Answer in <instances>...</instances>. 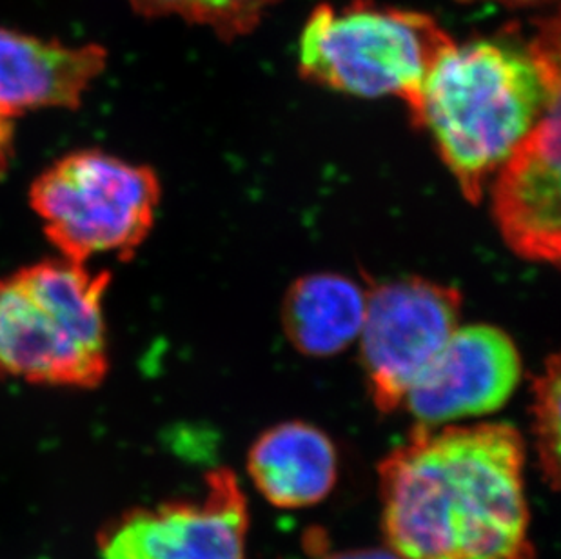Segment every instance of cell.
Masks as SVG:
<instances>
[{"instance_id":"6da1fadb","label":"cell","mask_w":561,"mask_h":559,"mask_svg":"<svg viewBox=\"0 0 561 559\" xmlns=\"http://www.w3.org/2000/svg\"><path fill=\"white\" fill-rule=\"evenodd\" d=\"M524 469L511 425H419L378 469L387 549L402 559H535Z\"/></svg>"},{"instance_id":"7a4b0ae2","label":"cell","mask_w":561,"mask_h":559,"mask_svg":"<svg viewBox=\"0 0 561 559\" xmlns=\"http://www.w3.org/2000/svg\"><path fill=\"white\" fill-rule=\"evenodd\" d=\"M558 32L552 19L530 38L450 44L409 107L469 201H482L489 176L549 113L560 110Z\"/></svg>"},{"instance_id":"3957f363","label":"cell","mask_w":561,"mask_h":559,"mask_svg":"<svg viewBox=\"0 0 561 559\" xmlns=\"http://www.w3.org/2000/svg\"><path fill=\"white\" fill-rule=\"evenodd\" d=\"M112 275L43 260L0 278V380L95 389L110 370L104 295Z\"/></svg>"},{"instance_id":"277c9868","label":"cell","mask_w":561,"mask_h":559,"mask_svg":"<svg viewBox=\"0 0 561 559\" xmlns=\"http://www.w3.org/2000/svg\"><path fill=\"white\" fill-rule=\"evenodd\" d=\"M455 43L422 11L353 0L320 4L304 24L298 68L304 79L362 99L397 96L413 106L431 68Z\"/></svg>"},{"instance_id":"5b68a950","label":"cell","mask_w":561,"mask_h":559,"mask_svg":"<svg viewBox=\"0 0 561 559\" xmlns=\"http://www.w3.org/2000/svg\"><path fill=\"white\" fill-rule=\"evenodd\" d=\"M160 195L148 166L82 149L38 174L30 202L60 256L85 264L101 254L131 259L153 227Z\"/></svg>"},{"instance_id":"8992f818","label":"cell","mask_w":561,"mask_h":559,"mask_svg":"<svg viewBox=\"0 0 561 559\" xmlns=\"http://www.w3.org/2000/svg\"><path fill=\"white\" fill-rule=\"evenodd\" d=\"M460 312V290L431 280H394L367 293L362 365L378 411L403 406L458 329Z\"/></svg>"},{"instance_id":"52a82bcc","label":"cell","mask_w":561,"mask_h":559,"mask_svg":"<svg viewBox=\"0 0 561 559\" xmlns=\"http://www.w3.org/2000/svg\"><path fill=\"white\" fill-rule=\"evenodd\" d=\"M202 502L129 511L99 534L101 559H245L250 511L237 476L209 472Z\"/></svg>"},{"instance_id":"ba28073f","label":"cell","mask_w":561,"mask_h":559,"mask_svg":"<svg viewBox=\"0 0 561 559\" xmlns=\"http://www.w3.org/2000/svg\"><path fill=\"white\" fill-rule=\"evenodd\" d=\"M522 375L513 340L491 326L456 329L435 362L403 400L419 425L442 423L493 412L508 400Z\"/></svg>"},{"instance_id":"9c48e42d","label":"cell","mask_w":561,"mask_h":559,"mask_svg":"<svg viewBox=\"0 0 561 559\" xmlns=\"http://www.w3.org/2000/svg\"><path fill=\"white\" fill-rule=\"evenodd\" d=\"M493 215L522 259L560 264V110L549 113L496 171Z\"/></svg>"},{"instance_id":"30bf717a","label":"cell","mask_w":561,"mask_h":559,"mask_svg":"<svg viewBox=\"0 0 561 559\" xmlns=\"http://www.w3.org/2000/svg\"><path fill=\"white\" fill-rule=\"evenodd\" d=\"M106 64L101 44L69 46L0 27V113L77 110Z\"/></svg>"},{"instance_id":"8fae6325","label":"cell","mask_w":561,"mask_h":559,"mask_svg":"<svg viewBox=\"0 0 561 559\" xmlns=\"http://www.w3.org/2000/svg\"><path fill=\"white\" fill-rule=\"evenodd\" d=\"M248 470L262 497L280 509L317 505L333 491L339 458L333 442L309 423L267 429L250 450Z\"/></svg>"},{"instance_id":"7c38bea8","label":"cell","mask_w":561,"mask_h":559,"mask_svg":"<svg viewBox=\"0 0 561 559\" xmlns=\"http://www.w3.org/2000/svg\"><path fill=\"white\" fill-rule=\"evenodd\" d=\"M367 293L347 276H302L287 290L282 323L293 347L308 356H331L360 336Z\"/></svg>"},{"instance_id":"4fadbf2b","label":"cell","mask_w":561,"mask_h":559,"mask_svg":"<svg viewBox=\"0 0 561 559\" xmlns=\"http://www.w3.org/2000/svg\"><path fill=\"white\" fill-rule=\"evenodd\" d=\"M144 19L176 16L209 27L224 43H233L259 27L265 13L280 0H126Z\"/></svg>"},{"instance_id":"5bb4252c","label":"cell","mask_w":561,"mask_h":559,"mask_svg":"<svg viewBox=\"0 0 561 559\" xmlns=\"http://www.w3.org/2000/svg\"><path fill=\"white\" fill-rule=\"evenodd\" d=\"M560 358L552 354L533 384V431L538 464L547 483H560Z\"/></svg>"},{"instance_id":"9a60e30c","label":"cell","mask_w":561,"mask_h":559,"mask_svg":"<svg viewBox=\"0 0 561 559\" xmlns=\"http://www.w3.org/2000/svg\"><path fill=\"white\" fill-rule=\"evenodd\" d=\"M13 138H15L13 118L0 113V176L5 173L13 157Z\"/></svg>"},{"instance_id":"2e32d148","label":"cell","mask_w":561,"mask_h":559,"mask_svg":"<svg viewBox=\"0 0 561 559\" xmlns=\"http://www.w3.org/2000/svg\"><path fill=\"white\" fill-rule=\"evenodd\" d=\"M311 559H402L391 549H360L345 550V552H329V555H314Z\"/></svg>"},{"instance_id":"e0dca14e","label":"cell","mask_w":561,"mask_h":559,"mask_svg":"<svg viewBox=\"0 0 561 559\" xmlns=\"http://www.w3.org/2000/svg\"><path fill=\"white\" fill-rule=\"evenodd\" d=\"M456 2H460V4H483V2H489V4H500L505 5V8H535V5L549 4L552 0H456Z\"/></svg>"}]
</instances>
